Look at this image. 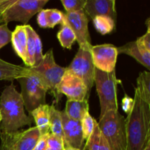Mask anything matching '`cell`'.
Listing matches in <instances>:
<instances>
[{"label":"cell","instance_id":"6da1fadb","mask_svg":"<svg viewBox=\"0 0 150 150\" xmlns=\"http://www.w3.org/2000/svg\"><path fill=\"white\" fill-rule=\"evenodd\" d=\"M133 99V108L125 119L127 150H144L150 141V107L137 86Z\"/></svg>","mask_w":150,"mask_h":150},{"label":"cell","instance_id":"7a4b0ae2","mask_svg":"<svg viewBox=\"0 0 150 150\" xmlns=\"http://www.w3.org/2000/svg\"><path fill=\"white\" fill-rule=\"evenodd\" d=\"M1 122L0 132L13 133L26 125L30 126L32 119L24 111L21 95L13 83L6 86L0 96Z\"/></svg>","mask_w":150,"mask_h":150},{"label":"cell","instance_id":"3957f363","mask_svg":"<svg viewBox=\"0 0 150 150\" xmlns=\"http://www.w3.org/2000/svg\"><path fill=\"white\" fill-rule=\"evenodd\" d=\"M98 124L111 150H127L126 120L118 111H108Z\"/></svg>","mask_w":150,"mask_h":150},{"label":"cell","instance_id":"277c9868","mask_svg":"<svg viewBox=\"0 0 150 150\" xmlns=\"http://www.w3.org/2000/svg\"><path fill=\"white\" fill-rule=\"evenodd\" d=\"M29 69L31 73L42 81L50 93L54 97L56 103L58 104L62 95L57 91V86L65 73L66 67H61L56 63L53 49L48 50L45 53L39 64Z\"/></svg>","mask_w":150,"mask_h":150},{"label":"cell","instance_id":"5b68a950","mask_svg":"<svg viewBox=\"0 0 150 150\" xmlns=\"http://www.w3.org/2000/svg\"><path fill=\"white\" fill-rule=\"evenodd\" d=\"M95 83L100 104V119L108 111H118L117 89L121 81L116 77L115 70L106 73L95 68Z\"/></svg>","mask_w":150,"mask_h":150},{"label":"cell","instance_id":"8992f818","mask_svg":"<svg viewBox=\"0 0 150 150\" xmlns=\"http://www.w3.org/2000/svg\"><path fill=\"white\" fill-rule=\"evenodd\" d=\"M21 87V95L24 108L29 112L35 108L45 105L48 89L42 81L29 72L28 76L17 79Z\"/></svg>","mask_w":150,"mask_h":150},{"label":"cell","instance_id":"52a82bcc","mask_svg":"<svg viewBox=\"0 0 150 150\" xmlns=\"http://www.w3.org/2000/svg\"><path fill=\"white\" fill-rule=\"evenodd\" d=\"M92 47V45L87 47H79V51L72 62L68 67H66L67 71L83 81L87 88L89 95L95 83V67L93 64L91 53Z\"/></svg>","mask_w":150,"mask_h":150},{"label":"cell","instance_id":"ba28073f","mask_svg":"<svg viewBox=\"0 0 150 150\" xmlns=\"http://www.w3.org/2000/svg\"><path fill=\"white\" fill-rule=\"evenodd\" d=\"M48 2V0H16L3 12V23L19 21L27 25L32 16L42 10Z\"/></svg>","mask_w":150,"mask_h":150},{"label":"cell","instance_id":"9c48e42d","mask_svg":"<svg viewBox=\"0 0 150 150\" xmlns=\"http://www.w3.org/2000/svg\"><path fill=\"white\" fill-rule=\"evenodd\" d=\"M91 53L95 68L106 73L115 70L119 54L117 47L111 44L92 45Z\"/></svg>","mask_w":150,"mask_h":150},{"label":"cell","instance_id":"30bf717a","mask_svg":"<svg viewBox=\"0 0 150 150\" xmlns=\"http://www.w3.org/2000/svg\"><path fill=\"white\" fill-rule=\"evenodd\" d=\"M57 91L61 95H65L69 100H88L89 97L83 81L67 71V69L57 86Z\"/></svg>","mask_w":150,"mask_h":150},{"label":"cell","instance_id":"8fae6325","mask_svg":"<svg viewBox=\"0 0 150 150\" xmlns=\"http://www.w3.org/2000/svg\"><path fill=\"white\" fill-rule=\"evenodd\" d=\"M65 22L74 32L76 41L79 47H87L92 45L89 36L88 23L89 18L84 10L81 11L67 13L64 14Z\"/></svg>","mask_w":150,"mask_h":150},{"label":"cell","instance_id":"7c38bea8","mask_svg":"<svg viewBox=\"0 0 150 150\" xmlns=\"http://www.w3.org/2000/svg\"><path fill=\"white\" fill-rule=\"evenodd\" d=\"M60 113L62 120L64 148L71 147L83 150L85 140L83 139L81 122L70 119L64 111H61Z\"/></svg>","mask_w":150,"mask_h":150},{"label":"cell","instance_id":"4fadbf2b","mask_svg":"<svg viewBox=\"0 0 150 150\" xmlns=\"http://www.w3.org/2000/svg\"><path fill=\"white\" fill-rule=\"evenodd\" d=\"M114 0H86L84 7L88 18H95L98 16H107L116 21L117 10Z\"/></svg>","mask_w":150,"mask_h":150},{"label":"cell","instance_id":"5bb4252c","mask_svg":"<svg viewBox=\"0 0 150 150\" xmlns=\"http://www.w3.org/2000/svg\"><path fill=\"white\" fill-rule=\"evenodd\" d=\"M41 137L36 126L17 131L10 150H33Z\"/></svg>","mask_w":150,"mask_h":150},{"label":"cell","instance_id":"9a60e30c","mask_svg":"<svg viewBox=\"0 0 150 150\" xmlns=\"http://www.w3.org/2000/svg\"><path fill=\"white\" fill-rule=\"evenodd\" d=\"M118 54H123L133 57L150 72V52L145 49L137 40L131 41L117 48Z\"/></svg>","mask_w":150,"mask_h":150},{"label":"cell","instance_id":"2e32d148","mask_svg":"<svg viewBox=\"0 0 150 150\" xmlns=\"http://www.w3.org/2000/svg\"><path fill=\"white\" fill-rule=\"evenodd\" d=\"M11 42L15 52L21 59H22L24 64H26L27 61V55H26L27 35H26L25 25H18L16 26L15 30L12 32Z\"/></svg>","mask_w":150,"mask_h":150},{"label":"cell","instance_id":"e0dca14e","mask_svg":"<svg viewBox=\"0 0 150 150\" xmlns=\"http://www.w3.org/2000/svg\"><path fill=\"white\" fill-rule=\"evenodd\" d=\"M29 74V67L12 64L0 58V81H13Z\"/></svg>","mask_w":150,"mask_h":150},{"label":"cell","instance_id":"ac0fdd59","mask_svg":"<svg viewBox=\"0 0 150 150\" xmlns=\"http://www.w3.org/2000/svg\"><path fill=\"white\" fill-rule=\"evenodd\" d=\"M50 114L51 105L48 104L38 107L30 114L36 123V127L39 130L41 136L50 133Z\"/></svg>","mask_w":150,"mask_h":150},{"label":"cell","instance_id":"d6986e66","mask_svg":"<svg viewBox=\"0 0 150 150\" xmlns=\"http://www.w3.org/2000/svg\"><path fill=\"white\" fill-rule=\"evenodd\" d=\"M64 112L72 120L81 122L86 113L89 112L88 100H67Z\"/></svg>","mask_w":150,"mask_h":150},{"label":"cell","instance_id":"ffe728a7","mask_svg":"<svg viewBox=\"0 0 150 150\" xmlns=\"http://www.w3.org/2000/svg\"><path fill=\"white\" fill-rule=\"evenodd\" d=\"M25 29L27 35V44H26V67H32L35 64V51H36V45H35V35L36 33L33 28L29 25H25Z\"/></svg>","mask_w":150,"mask_h":150},{"label":"cell","instance_id":"44dd1931","mask_svg":"<svg viewBox=\"0 0 150 150\" xmlns=\"http://www.w3.org/2000/svg\"><path fill=\"white\" fill-rule=\"evenodd\" d=\"M50 133L58 136L64 141L62 120L60 111L57 110L54 105H51L50 114Z\"/></svg>","mask_w":150,"mask_h":150},{"label":"cell","instance_id":"7402d4cb","mask_svg":"<svg viewBox=\"0 0 150 150\" xmlns=\"http://www.w3.org/2000/svg\"><path fill=\"white\" fill-rule=\"evenodd\" d=\"M57 36L62 46L67 49H71L73 44L76 42V37L74 32L66 23L65 21L62 24L61 29Z\"/></svg>","mask_w":150,"mask_h":150},{"label":"cell","instance_id":"603a6c76","mask_svg":"<svg viewBox=\"0 0 150 150\" xmlns=\"http://www.w3.org/2000/svg\"><path fill=\"white\" fill-rule=\"evenodd\" d=\"M92 21L96 30L103 35L110 34L115 28V21L107 16H98Z\"/></svg>","mask_w":150,"mask_h":150},{"label":"cell","instance_id":"cb8c5ba5","mask_svg":"<svg viewBox=\"0 0 150 150\" xmlns=\"http://www.w3.org/2000/svg\"><path fill=\"white\" fill-rule=\"evenodd\" d=\"M45 10L48 28H54L57 24H62L65 21L64 14L57 9H47Z\"/></svg>","mask_w":150,"mask_h":150},{"label":"cell","instance_id":"d4e9b609","mask_svg":"<svg viewBox=\"0 0 150 150\" xmlns=\"http://www.w3.org/2000/svg\"><path fill=\"white\" fill-rule=\"evenodd\" d=\"M81 122L83 139L86 141L93 132L97 121L89 114V112H87Z\"/></svg>","mask_w":150,"mask_h":150},{"label":"cell","instance_id":"484cf974","mask_svg":"<svg viewBox=\"0 0 150 150\" xmlns=\"http://www.w3.org/2000/svg\"><path fill=\"white\" fill-rule=\"evenodd\" d=\"M101 132L98 127V122L95 125V129L93 132L89 136V139L86 141V145L84 146V149L87 150H98L100 143Z\"/></svg>","mask_w":150,"mask_h":150},{"label":"cell","instance_id":"4316f807","mask_svg":"<svg viewBox=\"0 0 150 150\" xmlns=\"http://www.w3.org/2000/svg\"><path fill=\"white\" fill-rule=\"evenodd\" d=\"M61 2L67 13H73L84 10L86 0H62Z\"/></svg>","mask_w":150,"mask_h":150},{"label":"cell","instance_id":"83f0119b","mask_svg":"<svg viewBox=\"0 0 150 150\" xmlns=\"http://www.w3.org/2000/svg\"><path fill=\"white\" fill-rule=\"evenodd\" d=\"M45 150H64V141L58 136L49 133L47 139V147Z\"/></svg>","mask_w":150,"mask_h":150},{"label":"cell","instance_id":"f1b7e54d","mask_svg":"<svg viewBox=\"0 0 150 150\" xmlns=\"http://www.w3.org/2000/svg\"><path fill=\"white\" fill-rule=\"evenodd\" d=\"M16 132L13 133H6L0 132V139H1L0 150H10L13 141L16 137Z\"/></svg>","mask_w":150,"mask_h":150},{"label":"cell","instance_id":"f546056e","mask_svg":"<svg viewBox=\"0 0 150 150\" xmlns=\"http://www.w3.org/2000/svg\"><path fill=\"white\" fill-rule=\"evenodd\" d=\"M12 32L7 24L3 23L0 25V49L11 42Z\"/></svg>","mask_w":150,"mask_h":150},{"label":"cell","instance_id":"4dcf8cb0","mask_svg":"<svg viewBox=\"0 0 150 150\" xmlns=\"http://www.w3.org/2000/svg\"><path fill=\"white\" fill-rule=\"evenodd\" d=\"M35 45H36V51H35V66L38 65L40 63V62L43 58V54H42V41L40 38L37 33L35 35Z\"/></svg>","mask_w":150,"mask_h":150},{"label":"cell","instance_id":"1f68e13d","mask_svg":"<svg viewBox=\"0 0 150 150\" xmlns=\"http://www.w3.org/2000/svg\"><path fill=\"white\" fill-rule=\"evenodd\" d=\"M133 104H134V99L129 97L127 95H125L122 101V108L123 111L127 114V115H128L131 111L133 107Z\"/></svg>","mask_w":150,"mask_h":150},{"label":"cell","instance_id":"d6a6232c","mask_svg":"<svg viewBox=\"0 0 150 150\" xmlns=\"http://www.w3.org/2000/svg\"><path fill=\"white\" fill-rule=\"evenodd\" d=\"M136 40L144 47L146 50L150 52V33L146 32L144 35L138 38Z\"/></svg>","mask_w":150,"mask_h":150},{"label":"cell","instance_id":"836d02e7","mask_svg":"<svg viewBox=\"0 0 150 150\" xmlns=\"http://www.w3.org/2000/svg\"><path fill=\"white\" fill-rule=\"evenodd\" d=\"M37 21H38V25L41 28H48V24H47L46 16H45V10H42L38 13V18H37Z\"/></svg>","mask_w":150,"mask_h":150},{"label":"cell","instance_id":"e575fe53","mask_svg":"<svg viewBox=\"0 0 150 150\" xmlns=\"http://www.w3.org/2000/svg\"><path fill=\"white\" fill-rule=\"evenodd\" d=\"M49 134V133H48ZM48 134L41 136L40 139L38 141V144L34 148L33 150H45L47 147V139H48Z\"/></svg>","mask_w":150,"mask_h":150},{"label":"cell","instance_id":"d590c367","mask_svg":"<svg viewBox=\"0 0 150 150\" xmlns=\"http://www.w3.org/2000/svg\"><path fill=\"white\" fill-rule=\"evenodd\" d=\"M16 0H6L4 4H2L1 6H0V23H3L2 21V13L4 12V10H5L7 7L10 5H11L13 3L15 2Z\"/></svg>","mask_w":150,"mask_h":150},{"label":"cell","instance_id":"8d00e7d4","mask_svg":"<svg viewBox=\"0 0 150 150\" xmlns=\"http://www.w3.org/2000/svg\"><path fill=\"white\" fill-rule=\"evenodd\" d=\"M98 150H111V148H110L108 142H107L106 139L104 138V136L102 134H101L100 143Z\"/></svg>","mask_w":150,"mask_h":150},{"label":"cell","instance_id":"74e56055","mask_svg":"<svg viewBox=\"0 0 150 150\" xmlns=\"http://www.w3.org/2000/svg\"><path fill=\"white\" fill-rule=\"evenodd\" d=\"M145 24H146V27H147V32L150 33V18L146 19V22H145Z\"/></svg>","mask_w":150,"mask_h":150},{"label":"cell","instance_id":"f35d334b","mask_svg":"<svg viewBox=\"0 0 150 150\" xmlns=\"http://www.w3.org/2000/svg\"><path fill=\"white\" fill-rule=\"evenodd\" d=\"M144 150H150V141L148 142L147 144H146V147H145V149Z\"/></svg>","mask_w":150,"mask_h":150},{"label":"cell","instance_id":"ab89813d","mask_svg":"<svg viewBox=\"0 0 150 150\" xmlns=\"http://www.w3.org/2000/svg\"><path fill=\"white\" fill-rule=\"evenodd\" d=\"M64 150H81V149H76V148L67 147V148H64Z\"/></svg>","mask_w":150,"mask_h":150},{"label":"cell","instance_id":"60d3db41","mask_svg":"<svg viewBox=\"0 0 150 150\" xmlns=\"http://www.w3.org/2000/svg\"><path fill=\"white\" fill-rule=\"evenodd\" d=\"M1 122V111H0V123Z\"/></svg>","mask_w":150,"mask_h":150}]
</instances>
